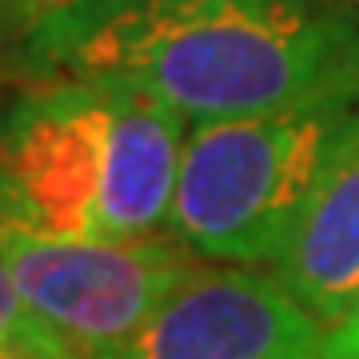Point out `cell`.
Listing matches in <instances>:
<instances>
[{"label": "cell", "instance_id": "obj_1", "mask_svg": "<svg viewBox=\"0 0 359 359\" xmlns=\"http://www.w3.org/2000/svg\"><path fill=\"white\" fill-rule=\"evenodd\" d=\"M100 80L236 120L359 88V13L344 0H88L0 56V84Z\"/></svg>", "mask_w": 359, "mask_h": 359}, {"label": "cell", "instance_id": "obj_2", "mask_svg": "<svg viewBox=\"0 0 359 359\" xmlns=\"http://www.w3.org/2000/svg\"><path fill=\"white\" fill-rule=\"evenodd\" d=\"M188 120L144 92L76 76L0 92V212L72 240L168 236Z\"/></svg>", "mask_w": 359, "mask_h": 359}, {"label": "cell", "instance_id": "obj_3", "mask_svg": "<svg viewBox=\"0 0 359 359\" xmlns=\"http://www.w3.org/2000/svg\"><path fill=\"white\" fill-rule=\"evenodd\" d=\"M355 116L359 88H339L271 112L192 124L168 236L208 264H271Z\"/></svg>", "mask_w": 359, "mask_h": 359}, {"label": "cell", "instance_id": "obj_4", "mask_svg": "<svg viewBox=\"0 0 359 359\" xmlns=\"http://www.w3.org/2000/svg\"><path fill=\"white\" fill-rule=\"evenodd\" d=\"M0 252L36 323L65 359H104L128 344L200 256L172 240H72L0 212Z\"/></svg>", "mask_w": 359, "mask_h": 359}, {"label": "cell", "instance_id": "obj_5", "mask_svg": "<svg viewBox=\"0 0 359 359\" xmlns=\"http://www.w3.org/2000/svg\"><path fill=\"white\" fill-rule=\"evenodd\" d=\"M323 335L276 276L200 264L104 359H323Z\"/></svg>", "mask_w": 359, "mask_h": 359}, {"label": "cell", "instance_id": "obj_6", "mask_svg": "<svg viewBox=\"0 0 359 359\" xmlns=\"http://www.w3.org/2000/svg\"><path fill=\"white\" fill-rule=\"evenodd\" d=\"M268 268L323 327L339 323L359 299V116Z\"/></svg>", "mask_w": 359, "mask_h": 359}, {"label": "cell", "instance_id": "obj_7", "mask_svg": "<svg viewBox=\"0 0 359 359\" xmlns=\"http://www.w3.org/2000/svg\"><path fill=\"white\" fill-rule=\"evenodd\" d=\"M0 355H8V359H65V351L56 347V339L28 311L25 295L16 287L13 271H8L4 252H0Z\"/></svg>", "mask_w": 359, "mask_h": 359}, {"label": "cell", "instance_id": "obj_8", "mask_svg": "<svg viewBox=\"0 0 359 359\" xmlns=\"http://www.w3.org/2000/svg\"><path fill=\"white\" fill-rule=\"evenodd\" d=\"M80 4H88V0H0V56Z\"/></svg>", "mask_w": 359, "mask_h": 359}, {"label": "cell", "instance_id": "obj_9", "mask_svg": "<svg viewBox=\"0 0 359 359\" xmlns=\"http://www.w3.org/2000/svg\"><path fill=\"white\" fill-rule=\"evenodd\" d=\"M323 359H359V299L323 335Z\"/></svg>", "mask_w": 359, "mask_h": 359}, {"label": "cell", "instance_id": "obj_10", "mask_svg": "<svg viewBox=\"0 0 359 359\" xmlns=\"http://www.w3.org/2000/svg\"><path fill=\"white\" fill-rule=\"evenodd\" d=\"M0 359H8V355H0Z\"/></svg>", "mask_w": 359, "mask_h": 359}]
</instances>
